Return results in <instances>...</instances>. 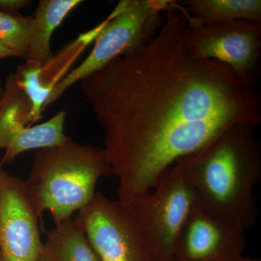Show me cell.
<instances>
[{
  "instance_id": "6da1fadb",
  "label": "cell",
  "mask_w": 261,
  "mask_h": 261,
  "mask_svg": "<svg viewBox=\"0 0 261 261\" xmlns=\"http://www.w3.org/2000/svg\"><path fill=\"white\" fill-rule=\"evenodd\" d=\"M186 28L172 3L148 42L80 82L123 203L152 191L176 161L228 128L261 121L257 84L219 62L190 56Z\"/></svg>"
},
{
  "instance_id": "7a4b0ae2",
  "label": "cell",
  "mask_w": 261,
  "mask_h": 261,
  "mask_svg": "<svg viewBox=\"0 0 261 261\" xmlns=\"http://www.w3.org/2000/svg\"><path fill=\"white\" fill-rule=\"evenodd\" d=\"M255 125H237L178 160L199 203L241 226L257 224L253 191L261 180V147Z\"/></svg>"
},
{
  "instance_id": "3957f363",
  "label": "cell",
  "mask_w": 261,
  "mask_h": 261,
  "mask_svg": "<svg viewBox=\"0 0 261 261\" xmlns=\"http://www.w3.org/2000/svg\"><path fill=\"white\" fill-rule=\"evenodd\" d=\"M111 174L102 148L68 137L61 145L37 150L24 181L39 215L49 211L56 225L87 205L99 178Z\"/></svg>"
},
{
  "instance_id": "277c9868",
  "label": "cell",
  "mask_w": 261,
  "mask_h": 261,
  "mask_svg": "<svg viewBox=\"0 0 261 261\" xmlns=\"http://www.w3.org/2000/svg\"><path fill=\"white\" fill-rule=\"evenodd\" d=\"M152 190L124 204L151 261H173L178 234L198 198L178 161L165 171Z\"/></svg>"
},
{
  "instance_id": "5b68a950",
  "label": "cell",
  "mask_w": 261,
  "mask_h": 261,
  "mask_svg": "<svg viewBox=\"0 0 261 261\" xmlns=\"http://www.w3.org/2000/svg\"><path fill=\"white\" fill-rule=\"evenodd\" d=\"M172 3L171 0L119 2L108 17L89 56L54 86L47 107L77 82L102 69L118 56L148 42L159 32Z\"/></svg>"
},
{
  "instance_id": "8992f818",
  "label": "cell",
  "mask_w": 261,
  "mask_h": 261,
  "mask_svg": "<svg viewBox=\"0 0 261 261\" xmlns=\"http://www.w3.org/2000/svg\"><path fill=\"white\" fill-rule=\"evenodd\" d=\"M184 42L190 56L219 62L257 84L260 74L261 21L237 20L186 28Z\"/></svg>"
},
{
  "instance_id": "52a82bcc",
  "label": "cell",
  "mask_w": 261,
  "mask_h": 261,
  "mask_svg": "<svg viewBox=\"0 0 261 261\" xmlns=\"http://www.w3.org/2000/svg\"><path fill=\"white\" fill-rule=\"evenodd\" d=\"M82 229L100 261H151L128 207L96 192L77 212Z\"/></svg>"
},
{
  "instance_id": "ba28073f",
  "label": "cell",
  "mask_w": 261,
  "mask_h": 261,
  "mask_svg": "<svg viewBox=\"0 0 261 261\" xmlns=\"http://www.w3.org/2000/svg\"><path fill=\"white\" fill-rule=\"evenodd\" d=\"M41 217L25 181L5 170L0 178V257L2 261H36L44 250Z\"/></svg>"
},
{
  "instance_id": "9c48e42d",
  "label": "cell",
  "mask_w": 261,
  "mask_h": 261,
  "mask_svg": "<svg viewBox=\"0 0 261 261\" xmlns=\"http://www.w3.org/2000/svg\"><path fill=\"white\" fill-rule=\"evenodd\" d=\"M245 229L200 203L182 227L173 261H238L246 247Z\"/></svg>"
},
{
  "instance_id": "30bf717a",
  "label": "cell",
  "mask_w": 261,
  "mask_h": 261,
  "mask_svg": "<svg viewBox=\"0 0 261 261\" xmlns=\"http://www.w3.org/2000/svg\"><path fill=\"white\" fill-rule=\"evenodd\" d=\"M187 6L173 1L185 17L187 29L237 20L261 21L260 0H187Z\"/></svg>"
},
{
  "instance_id": "8fae6325",
  "label": "cell",
  "mask_w": 261,
  "mask_h": 261,
  "mask_svg": "<svg viewBox=\"0 0 261 261\" xmlns=\"http://www.w3.org/2000/svg\"><path fill=\"white\" fill-rule=\"evenodd\" d=\"M80 0H41L32 16V27L25 61L37 62L43 68L53 56L51 38L64 19L82 4Z\"/></svg>"
},
{
  "instance_id": "7c38bea8",
  "label": "cell",
  "mask_w": 261,
  "mask_h": 261,
  "mask_svg": "<svg viewBox=\"0 0 261 261\" xmlns=\"http://www.w3.org/2000/svg\"><path fill=\"white\" fill-rule=\"evenodd\" d=\"M32 104L13 73L7 76L0 99V149L9 147L15 137L32 125Z\"/></svg>"
},
{
  "instance_id": "4fadbf2b",
  "label": "cell",
  "mask_w": 261,
  "mask_h": 261,
  "mask_svg": "<svg viewBox=\"0 0 261 261\" xmlns=\"http://www.w3.org/2000/svg\"><path fill=\"white\" fill-rule=\"evenodd\" d=\"M44 249L53 261H100L74 220H65L48 231Z\"/></svg>"
},
{
  "instance_id": "5bb4252c",
  "label": "cell",
  "mask_w": 261,
  "mask_h": 261,
  "mask_svg": "<svg viewBox=\"0 0 261 261\" xmlns=\"http://www.w3.org/2000/svg\"><path fill=\"white\" fill-rule=\"evenodd\" d=\"M65 117L66 113L61 111L44 123L24 128L5 149L1 163L3 165L12 162L19 154L29 150H39L64 143L68 138L64 133Z\"/></svg>"
},
{
  "instance_id": "9a60e30c",
  "label": "cell",
  "mask_w": 261,
  "mask_h": 261,
  "mask_svg": "<svg viewBox=\"0 0 261 261\" xmlns=\"http://www.w3.org/2000/svg\"><path fill=\"white\" fill-rule=\"evenodd\" d=\"M43 67L37 62L25 61L18 65L13 74L32 104L31 121L37 122L42 118V111L47 108V102L53 87L42 82Z\"/></svg>"
},
{
  "instance_id": "2e32d148",
  "label": "cell",
  "mask_w": 261,
  "mask_h": 261,
  "mask_svg": "<svg viewBox=\"0 0 261 261\" xmlns=\"http://www.w3.org/2000/svg\"><path fill=\"white\" fill-rule=\"evenodd\" d=\"M32 27V17L0 11V42L25 60Z\"/></svg>"
},
{
  "instance_id": "e0dca14e",
  "label": "cell",
  "mask_w": 261,
  "mask_h": 261,
  "mask_svg": "<svg viewBox=\"0 0 261 261\" xmlns=\"http://www.w3.org/2000/svg\"><path fill=\"white\" fill-rule=\"evenodd\" d=\"M32 4L30 0H0V11L17 13L19 10L28 8Z\"/></svg>"
},
{
  "instance_id": "ac0fdd59",
  "label": "cell",
  "mask_w": 261,
  "mask_h": 261,
  "mask_svg": "<svg viewBox=\"0 0 261 261\" xmlns=\"http://www.w3.org/2000/svg\"><path fill=\"white\" fill-rule=\"evenodd\" d=\"M16 57L13 51L10 50L8 47H5L3 43L0 42V61L6 58Z\"/></svg>"
},
{
  "instance_id": "d6986e66",
  "label": "cell",
  "mask_w": 261,
  "mask_h": 261,
  "mask_svg": "<svg viewBox=\"0 0 261 261\" xmlns=\"http://www.w3.org/2000/svg\"><path fill=\"white\" fill-rule=\"evenodd\" d=\"M36 261H53L50 257H49V255L47 252H46L45 250H43L42 253L39 255V257H38L37 260Z\"/></svg>"
},
{
  "instance_id": "ffe728a7",
  "label": "cell",
  "mask_w": 261,
  "mask_h": 261,
  "mask_svg": "<svg viewBox=\"0 0 261 261\" xmlns=\"http://www.w3.org/2000/svg\"><path fill=\"white\" fill-rule=\"evenodd\" d=\"M238 261H261L260 259L249 258V257H242Z\"/></svg>"
},
{
  "instance_id": "44dd1931",
  "label": "cell",
  "mask_w": 261,
  "mask_h": 261,
  "mask_svg": "<svg viewBox=\"0 0 261 261\" xmlns=\"http://www.w3.org/2000/svg\"><path fill=\"white\" fill-rule=\"evenodd\" d=\"M3 93H4V84H3L1 80H0V99L3 97Z\"/></svg>"
},
{
  "instance_id": "7402d4cb",
  "label": "cell",
  "mask_w": 261,
  "mask_h": 261,
  "mask_svg": "<svg viewBox=\"0 0 261 261\" xmlns=\"http://www.w3.org/2000/svg\"><path fill=\"white\" fill-rule=\"evenodd\" d=\"M3 163H2L1 161H0V178H1L2 173H3Z\"/></svg>"
},
{
  "instance_id": "603a6c76",
  "label": "cell",
  "mask_w": 261,
  "mask_h": 261,
  "mask_svg": "<svg viewBox=\"0 0 261 261\" xmlns=\"http://www.w3.org/2000/svg\"><path fill=\"white\" fill-rule=\"evenodd\" d=\"M0 261H2V260H1V257H0Z\"/></svg>"
}]
</instances>
